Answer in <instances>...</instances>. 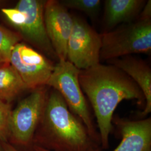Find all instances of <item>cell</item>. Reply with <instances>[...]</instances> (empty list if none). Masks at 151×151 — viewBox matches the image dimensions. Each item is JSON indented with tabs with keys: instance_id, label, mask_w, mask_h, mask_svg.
<instances>
[{
	"instance_id": "cell-1",
	"label": "cell",
	"mask_w": 151,
	"mask_h": 151,
	"mask_svg": "<svg viewBox=\"0 0 151 151\" xmlns=\"http://www.w3.org/2000/svg\"><path fill=\"white\" fill-rule=\"evenodd\" d=\"M78 79L96 119L101 147L107 150L114 128V113L119 103L124 100H136L142 106L145 104V96L135 82L113 65L100 63L80 70Z\"/></svg>"
},
{
	"instance_id": "cell-2",
	"label": "cell",
	"mask_w": 151,
	"mask_h": 151,
	"mask_svg": "<svg viewBox=\"0 0 151 151\" xmlns=\"http://www.w3.org/2000/svg\"><path fill=\"white\" fill-rule=\"evenodd\" d=\"M49 151H95L102 149L83 122L72 113L60 93L48 95L33 147Z\"/></svg>"
},
{
	"instance_id": "cell-3",
	"label": "cell",
	"mask_w": 151,
	"mask_h": 151,
	"mask_svg": "<svg viewBox=\"0 0 151 151\" xmlns=\"http://www.w3.org/2000/svg\"><path fill=\"white\" fill-rule=\"evenodd\" d=\"M101 35L100 60L107 61L151 51V20L139 18Z\"/></svg>"
},
{
	"instance_id": "cell-4",
	"label": "cell",
	"mask_w": 151,
	"mask_h": 151,
	"mask_svg": "<svg viewBox=\"0 0 151 151\" xmlns=\"http://www.w3.org/2000/svg\"><path fill=\"white\" fill-rule=\"evenodd\" d=\"M80 72L67 60H58L54 65L47 85L60 93L70 111L81 119L92 138L101 146L100 135L80 84Z\"/></svg>"
},
{
	"instance_id": "cell-5",
	"label": "cell",
	"mask_w": 151,
	"mask_h": 151,
	"mask_svg": "<svg viewBox=\"0 0 151 151\" xmlns=\"http://www.w3.org/2000/svg\"><path fill=\"white\" fill-rule=\"evenodd\" d=\"M46 1L20 0L14 7L1 10L7 20L27 41L58 60L45 27L44 10Z\"/></svg>"
},
{
	"instance_id": "cell-6",
	"label": "cell",
	"mask_w": 151,
	"mask_h": 151,
	"mask_svg": "<svg viewBox=\"0 0 151 151\" xmlns=\"http://www.w3.org/2000/svg\"><path fill=\"white\" fill-rule=\"evenodd\" d=\"M48 95L43 88L32 90L12 110L9 143L18 150L33 151V139L43 114Z\"/></svg>"
},
{
	"instance_id": "cell-7",
	"label": "cell",
	"mask_w": 151,
	"mask_h": 151,
	"mask_svg": "<svg viewBox=\"0 0 151 151\" xmlns=\"http://www.w3.org/2000/svg\"><path fill=\"white\" fill-rule=\"evenodd\" d=\"M101 35L84 20L73 16V25L67 47V60L80 70L100 63Z\"/></svg>"
},
{
	"instance_id": "cell-8",
	"label": "cell",
	"mask_w": 151,
	"mask_h": 151,
	"mask_svg": "<svg viewBox=\"0 0 151 151\" xmlns=\"http://www.w3.org/2000/svg\"><path fill=\"white\" fill-rule=\"evenodd\" d=\"M9 63L32 90L47 85L54 67L43 54L20 42L12 49Z\"/></svg>"
},
{
	"instance_id": "cell-9",
	"label": "cell",
	"mask_w": 151,
	"mask_h": 151,
	"mask_svg": "<svg viewBox=\"0 0 151 151\" xmlns=\"http://www.w3.org/2000/svg\"><path fill=\"white\" fill-rule=\"evenodd\" d=\"M44 19L46 32L58 60H67V47L73 25V16L60 1H46Z\"/></svg>"
},
{
	"instance_id": "cell-10",
	"label": "cell",
	"mask_w": 151,
	"mask_h": 151,
	"mask_svg": "<svg viewBox=\"0 0 151 151\" xmlns=\"http://www.w3.org/2000/svg\"><path fill=\"white\" fill-rule=\"evenodd\" d=\"M114 124L122 140L113 151H151V119L132 120L113 117Z\"/></svg>"
},
{
	"instance_id": "cell-11",
	"label": "cell",
	"mask_w": 151,
	"mask_h": 151,
	"mask_svg": "<svg viewBox=\"0 0 151 151\" xmlns=\"http://www.w3.org/2000/svg\"><path fill=\"white\" fill-rule=\"evenodd\" d=\"M108 64L123 70L140 88L145 98V107L139 116L144 118L151 111V70L145 61L129 55L109 60Z\"/></svg>"
},
{
	"instance_id": "cell-12",
	"label": "cell",
	"mask_w": 151,
	"mask_h": 151,
	"mask_svg": "<svg viewBox=\"0 0 151 151\" xmlns=\"http://www.w3.org/2000/svg\"><path fill=\"white\" fill-rule=\"evenodd\" d=\"M143 0H105L104 22L108 32L120 24L133 22L142 10Z\"/></svg>"
},
{
	"instance_id": "cell-13",
	"label": "cell",
	"mask_w": 151,
	"mask_h": 151,
	"mask_svg": "<svg viewBox=\"0 0 151 151\" xmlns=\"http://www.w3.org/2000/svg\"><path fill=\"white\" fill-rule=\"evenodd\" d=\"M27 90L20 76L9 63L0 67V100L10 104Z\"/></svg>"
},
{
	"instance_id": "cell-14",
	"label": "cell",
	"mask_w": 151,
	"mask_h": 151,
	"mask_svg": "<svg viewBox=\"0 0 151 151\" xmlns=\"http://www.w3.org/2000/svg\"><path fill=\"white\" fill-rule=\"evenodd\" d=\"M20 40L19 35L0 25V56L6 62L9 63L12 50Z\"/></svg>"
},
{
	"instance_id": "cell-15",
	"label": "cell",
	"mask_w": 151,
	"mask_h": 151,
	"mask_svg": "<svg viewBox=\"0 0 151 151\" xmlns=\"http://www.w3.org/2000/svg\"><path fill=\"white\" fill-rule=\"evenodd\" d=\"M60 2L66 9L83 12L90 17L97 16L101 6L100 0H63Z\"/></svg>"
},
{
	"instance_id": "cell-16",
	"label": "cell",
	"mask_w": 151,
	"mask_h": 151,
	"mask_svg": "<svg viewBox=\"0 0 151 151\" xmlns=\"http://www.w3.org/2000/svg\"><path fill=\"white\" fill-rule=\"evenodd\" d=\"M10 104L0 100V141L8 142L10 134L11 115Z\"/></svg>"
},
{
	"instance_id": "cell-17",
	"label": "cell",
	"mask_w": 151,
	"mask_h": 151,
	"mask_svg": "<svg viewBox=\"0 0 151 151\" xmlns=\"http://www.w3.org/2000/svg\"><path fill=\"white\" fill-rule=\"evenodd\" d=\"M151 1L149 0L146 2L140 13V18L145 19H151Z\"/></svg>"
},
{
	"instance_id": "cell-18",
	"label": "cell",
	"mask_w": 151,
	"mask_h": 151,
	"mask_svg": "<svg viewBox=\"0 0 151 151\" xmlns=\"http://www.w3.org/2000/svg\"><path fill=\"white\" fill-rule=\"evenodd\" d=\"M4 151H20L18 150L15 147L11 145L9 142H1Z\"/></svg>"
},
{
	"instance_id": "cell-19",
	"label": "cell",
	"mask_w": 151,
	"mask_h": 151,
	"mask_svg": "<svg viewBox=\"0 0 151 151\" xmlns=\"http://www.w3.org/2000/svg\"><path fill=\"white\" fill-rule=\"evenodd\" d=\"M32 150H33V151H49L46 150L45 149H43L42 148L37 147V146H34L33 148H32ZM101 150L102 149H99V150H97L95 151H101Z\"/></svg>"
},
{
	"instance_id": "cell-20",
	"label": "cell",
	"mask_w": 151,
	"mask_h": 151,
	"mask_svg": "<svg viewBox=\"0 0 151 151\" xmlns=\"http://www.w3.org/2000/svg\"><path fill=\"white\" fill-rule=\"evenodd\" d=\"M6 63H7V62H6L4 60H3L1 56H0V67L3 65H5Z\"/></svg>"
},
{
	"instance_id": "cell-21",
	"label": "cell",
	"mask_w": 151,
	"mask_h": 151,
	"mask_svg": "<svg viewBox=\"0 0 151 151\" xmlns=\"http://www.w3.org/2000/svg\"><path fill=\"white\" fill-rule=\"evenodd\" d=\"M0 151H4L3 147H2V143H1V141H0Z\"/></svg>"
}]
</instances>
